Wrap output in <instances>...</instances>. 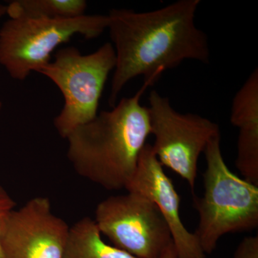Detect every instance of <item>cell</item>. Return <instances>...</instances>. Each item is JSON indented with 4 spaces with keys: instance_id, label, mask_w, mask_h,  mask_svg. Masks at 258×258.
<instances>
[{
    "instance_id": "6da1fadb",
    "label": "cell",
    "mask_w": 258,
    "mask_h": 258,
    "mask_svg": "<svg viewBox=\"0 0 258 258\" xmlns=\"http://www.w3.org/2000/svg\"><path fill=\"white\" fill-rule=\"evenodd\" d=\"M200 4V0H179L146 13L110 10L107 30L115 53L108 98L111 108L125 85L138 76L155 83L183 61L210 63L208 36L195 24Z\"/></svg>"
},
{
    "instance_id": "7a4b0ae2",
    "label": "cell",
    "mask_w": 258,
    "mask_h": 258,
    "mask_svg": "<svg viewBox=\"0 0 258 258\" xmlns=\"http://www.w3.org/2000/svg\"><path fill=\"white\" fill-rule=\"evenodd\" d=\"M154 83L144 81L133 96L68 136V159L79 175L107 190L125 189L151 135L149 111L141 98Z\"/></svg>"
},
{
    "instance_id": "3957f363",
    "label": "cell",
    "mask_w": 258,
    "mask_h": 258,
    "mask_svg": "<svg viewBox=\"0 0 258 258\" xmlns=\"http://www.w3.org/2000/svg\"><path fill=\"white\" fill-rule=\"evenodd\" d=\"M204 154L207 161L204 192L194 203L199 214L194 234L208 254L224 235L257 228L258 186L229 169L222 155L221 134L210 140Z\"/></svg>"
},
{
    "instance_id": "277c9868",
    "label": "cell",
    "mask_w": 258,
    "mask_h": 258,
    "mask_svg": "<svg viewBox=\"0 0 258 258\" xmlns=\"http://www.w3.org/2000/svg\"><path fill=\"white\" fill-rule=\"evenodd\" d=\"M108 25L107 15L55 20L9 18L0 29V66L12 79L24 81L49 63L60 45L77 35L96 38Z\"/></svg>"
},
{
    "instance_id": "5b68a950",
    "label": "cell",
    "mask_w": 258,
    "mask_h": 258,
    "mask_svg": "<svg viewBox=\"0 0 258 258\" xmlns=\"http://www.w3.org/2000/svg\"><path fill=\"white\" fill-rule=\"evenodd\" d=\"M115 66L114 48L106 42L87 55L75 47L61 48L53 60L39 71L55 83L63 96V106L53 121L62 138L98 115L102 93Z\"/></svg>"
},
{
    "instance_id": "8992f818",
    "label": "cell",
    "mask_w": 258,
    "mask_h": 258,
    "mask_svg": "<svg viewBox=\"0 0 258 258\" xmlns=\"http://www.w3.org/2000/svg\"><path fill=\"white\" fill-rule=\"evenodd\" d=\"M152 149L164 167L169 168L195 189L198 161L210 140L220 134L219 125L205 117L176 111L166 97L157 91L149 96Z\"/></svg>"
},
{
    "instance_id": "52a82bcc",
    "label": "cell",
    "mask_w": 258,
    "mask_h": 258,
    "mask_svg": "<svg viewBox=\"0 0 258 258\" xmlns=\"http://www.w3.org/2000/svg\"><path fill=\"white\" fill-rule=\"evenodd\" d=\"M94 221L113 246L137 258H160L173 243L157 207L140 194L105 199L97 206Z\"/></svg>"
},
{
    "instance_id": "ba28073f",
    "label": "cell",
    "mask_w": 258,
    "mask_h": 258,
    "mask_svg": "<svg viewBox=\"0 0 258 258\" xmlns=\"http://www.w3.org/2000/svg\"><path fill=\"white\" fill-rule=\"evenodd\" d=\"M69 231L52 212L48 198H32L7 220L1 240L3 257L62 258Z\"/></svg>"
},
{
    "instance_id": "9c48e42d",
    "label": "cell",
    "mask_w": 258,
    "mask_h": 258,
    "mask_svg": "<svg viewBox=\"0 0 258 258\" xmlns=\"http://www.w3.org/2000/svg\"><path fill=\"white\" fill-rule=\"evenodd\" d=\"M155 204L169 227L178 258H206L196 236L186 229L180 215V199L170 178L158 161L152 146L147 144L126 187Z\"/></svg>"
},
{
    "instance_id": "30bf717a",
    "label": "cell",
    "mask_w": 258,
    "mask_h": 258,
    "mask_svg": "<svg viewBox=\"0 0 258 258\" xmlns=\"http://www.w3.org/2000/svg\"><path fill=\"white\" fill-rule=\"evenodd\" d=\"M230 122L239 128L235 166L243 179L258 186V70L232 100Z\"/></svg>"
},
{
    "instance_id": "8fae6325",
    "label": "cell",
    "mask_w": 258,
    "mask_h": 258,
    "mask_svg": "<svg viewBox=\"0 0 258 258\" xmlns=\"http://www.w3.org/2000/svg\"><path fill=\"white\" fill-rule=\"evenodd\" d=\"M62 258L137 257L106 244L94 220L86 217L70 227Z\"/></svg>"
},
{
    "instance_id": "7c38bea8",
    "label": "cell",
    "mask_w": 258,
    "mask_h": 258,
    "mask_svg": "<svg viewBox=\"0 0 258 258\" xmlns=\"http://www.w3.org/2000/svg\"><path fill=\"white\" fill-rule=\"evenodd\" d=\"M7 6L9 18L71 19L86 15L85 0H14Z\"/></svg>"
},
{
    "instance_id": "4fadbf2b",
    "label": "cell",
    "mask_w": 258,
    "mask_h": 258,
    "mask_svg": "<svg viewBox=\"0 0 258 258\" xmlns=\"http://www.w3.org/2000/svg\"><path fill=\"white\" fill-rule=\"evenodd\" d=\"M15 205L16 204L14 200L6 189L0 186V258H4L1 247L2 235H3L7 220L10 213L15 210Z\"/></svg>"
},
{
    "instance_id": "5bb4252c",
    "label": "cell",
    "mask_w": 258,
    "mask_h": 258,
    "mask_svg": "<svg viewBox=\"0 0 258 258\" xmlns=\"http://www.w3.org/2000/svg\"><path fill=\"white\" fill-rule=\"evenodd\" d=\"M233 258H258V237H244L237 246Z\"/></svg>"
},
{
    "instance_id": "9a60e30c",
    "label": "cell",
    "mask_w": 258,
    "mask_h": 258,
    "mask_svg": "<svg viewBox=\"0 0 258 258\" xmlns=\"http://www.w3.org/2000/svg\"><path fill=\"white\" fill-rule=\"evenodd\" d=\"M160 258H178L175 248H174L173 243H171L170 245L166 249L164 253L161 254Z\"/></svg>"
},
{
    "instance_id": "2e32d148",
    "label": "cell",
    "mask_w": 258,
    "mask_h": 258,
    "mask_svg": "<svg viewBox=\"0 0 258 258\" xmlns=\"http://www.w3.org/2000/svg\"><path fill=\"white\" fill-rule=\"evenodd\" d=\"M5 15H7V6L6 5L0 4V20Z\"/></svg>"
},
{
    "instance_id": "e0dca14e",
    "label": "cell",
    "mask_w": 258,
    "mask_h": 258,
    "mask_svg": "<svg viewBox=\"0 0 258 258\" xmlns=\"http://www.w3.org/2000/svg\"><path fill=\"white\" fill-rule=\"evenodd\" d=\"M2 108H3V102H2L1 98H0V111H1Z\"/></svg>"
}]
</instances>
